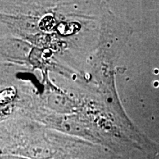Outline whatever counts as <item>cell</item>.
<instances>
[{"label":"cell","mask_w":159,"mask_h":159,"mask_svg":"<svg viewBox=\"0 0 159 159\" xmlns=\"http://www.w3.org/2000/svg\"><path fill=\"white\" fill-rule=\"evenodd\" d=\"M81 28V25L77 22H62L57 25L56 29L60 35L66 36V35H73L78 32Z\"/></svg>","instance_id":"obj_1"},{"label":"cell","mask_w":159,"mask_h":159,"mask_svg":"<svg viewBox=\"0 0 159 159\" xmlns=\"http://www.w3.org/2000/svg\"><path fill=\"white\" fill-rule=\"evenodd\" d=\"M56 25V21L50 15L46 16L41 19V21L39 23L40 29L42 30L43 31H49Z\"/></svg>","instance_id":"obj_3"},{"label":"cell","mask_w":159,"mask_h":159,"mask_svg":"<svg viewBox=\"0 0 159 159\" xmlns=\"http://www.w3.org/2000/svg\"><path fill=\"white\" fill-rule=\"evenodd\" d=\"M16 91L14 88H8L2 91L0 93V103L2 105L7 104L14 99Z\"/></svg>","instance_id":"obj_2"}]
</instances>
